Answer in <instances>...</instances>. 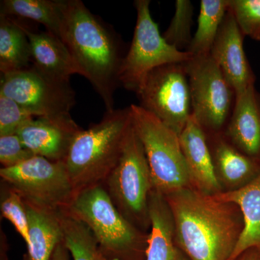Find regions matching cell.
Returning a JSON list of instances; mask_svg holds the SVG:
<instances>
[{"label": "cell", "instance_id": "cell-9", "mask_svg": "<svg viewBox=\"0 0 260 260\" xmlns=\"http://www.w3.org/2000/svg\"><path fill=\"white\" fill-rule=\"evenodd\" d=\"M192 116L206 134L223 133L237 93L210 55L191 56L185 63Z\"/></svg>", "mask_w": 260, "mask_h": 260}, {"label": "cell", "instance_id": "cell-20", "mask_svg": "<svg viewBox=\"0 0 260 260\" xmlns=\"http://www.w3.org/2000/svg\"><path fill=\"white\" fill-rule=\"evenodd\" d=\"M68 0H3L0 14L28 19L62 41Z\"/></svg>", "mask_w": 260, "mask_h": 260}, {"label": "cell", "instance_id": "cell-23", "mask_svg": "<svg viewBox=\"0 0 260 260\" xmlns=\"http://www.w3.org/2000/svg\"><path fill=\"white\" fill-rule=\"evenodd\" d=\"M198 20V28L189 47L191 56L210 55L219 29L229 9V0H202Z\"/></svg>", "mask_w": 260, "mask_h": 260}, {"label": "cell", "instance_id": "cell-5", "mask_svg": "<svg viewBox=\"0 0 260 260\" xmlns=\"http://www.w3.org/2000/svg\"><path fill=\"white\" fill-rule=\"evenodd\" d=\"M102 185L124 218L140 230L150 232L149 198L154 189L153 179L144 148L133 125L119 162Z\"/></svg>", "mask_w": 260, "mask_h": 260}, {"label": "cell", "instance_id": "cell-22", "mask_svg": "<svg viewBox=\"0 0 260 260\" xmlns=\"http://www.w3.org/2000/svg\"><path fill=\"white\" fill-rule=\"evenodd\" d=\"M31 51L21 22L0 14V72L8 74L31 66Z\"/></svg>", "mask_w": 260, "mask_h": 260}, {"label": "cell", "instance_id": "cell-1", "mask_svg": "<svg viewBox=\"0 0 260 260\" xmlns=\"http://www.w3.org/2000/svg\"><path fill=\"white\" fill-rule=\"evenodd\" d=\"M164 197L174 217L178 245L189 259H231L245 227L236 203L192 188Z\"/></svg>", "mask_w": 260, "mask_h": 260}, {"label": "cell", "instance_id": "cell-2", "mask_svg": "<svg viewBox=\"0 0 260 260\" xmlns=\"http://www.w3.org/2000/svg\"><path fill=\"white\" fill-rule=\"evenodd\" d=\"M62 42L78 74L91 84L107 112L114 110V94L120 85L119 71L126 54L119 34L83 2L68 0Z\"/></svg>", "mask_w": 260, "mask_h": 260}, {"label": "cell", "instance_id": "cell-16", "mask_svg": "<svg viewBox=\"0 0 260 260\" xmlns=\"http://www.w3.org/2000/svg\"><path fill=\"white\" fill-rule=\"evenodd\" d=\"M179 139L191 188L213 196L223 192L215 176L206 134L192 116Z\"/></svg>", "mask_w": 260, "mask_h": 260}, {"label": "cell", "instance_id": "cell-4", "mask_svg": "<svg viewBox=\"0 0 260 260\" xmlns=\"http://www.w3.org/2000/svg\"><path fill=\"white\" fill-rule=\"evenodd\" d=\"M66 211L88 225L109 259L146 260L149 233L124 218L102 184L77 193Z\"/></svg>", "mask_w": 260, "mask_h": 260}, {"label": "cell", "instance_id": "cell-8", "mask_svg": "<svg viewBox=\"0 0 260 260\" xmlns=\"http://www.w3.org/2000/svg\"><path fill=\"white\" fill-rule=\"evenodd\" d=\"M137 20L131 45L119 71L120 85L138 93L149 73L162 65L185 63L191 56L168 44L150 13V0L134 3Z\"/></svg>", "mask_w": 260, "mask_h": 260}, {"label": "cell", "instance_id": "cell-19", "mask_svg": "<svg viewBox=\"0 0 260 260\" xmlns=\"http://www.w3.org/2000/svg\"><path fill=\"white\" fill-rule=\"evenodd\" d=\"M30 241L23 260H50L63 239L59 212L39 209L26 204Z\"/></svg>", "mask_w": 260, "mask_h": 260}, {"label": "cell", "instance_id": "cell-30", "mask_svg": "<svg viewBox=\"0 0 260 260\" xmlns=\"http://www.w3.org/2000/svg\"><path fill=\"white\" fill-rule=\"evenodd\" d=\"M70 251L65 246L64 242L61 241L56 245L50 260H70Z\"/></svg>", "mask_w": 260, "mask_h": 260}, {"label": "cell", "instance_id": "cell-25", "mask_svg": "<svg viewBox=\"0 0 260 260\" xmlns=\"http://www.w3.org/2000/svg\"><path fill=\"white\" fill-rule=\"evenodd\" d=\"M193 12V5L189 0L176 1L174 17L162 36L168 44L178 50L186 51L192 40Z\"/></svg>", "mask_w": 260, "mask_h": 260}, {"label": "cell", "instance_id": "cell-17", "mask_svg": "<svg viewBox=\"0 0 260 260\" xmlns=\"http://www.w3.org/2000/svg\"><path fill=\"white\" fill-rule=\"evenodd\" d=\"M151 228L146 260H190L177 242L175 224L165 197L153 189L149 198Z\"/></svg>", "mask_w": 260, "mask_h": 260}, {"label": "cell", "instance_id": "cell-27", "mask_svg": "<svg viewBox=\"0 0 260 260\" xmlns=\"http://www.w3.org/2000/svg\"><path fill=\"white\" fill-rule=\"evenodd\" d=\"M229 10L243 34L260 41V0H229Z\"/></svg>", "mask_w": 260, "mask_h": 260}, {"label": "cell", "instance_id": "cell-11", "mask_svg": "<svg viewBox=\"0 0 260 260\" xmlns=\"http://www.w3.org/2000/svg\"><path fill=\"white\" fill-rule=\"evenodd\" d=\"M0 94L13 99L35 117L70 116L76 103L70 80L45 74L32 64L1 74Z\"/></svg>", "mask_w": 260, "mask_h": 260}, {"label": "cell", "instance_id": "cell-14", "mask_svg": "<svg viewBox=\"0 0 260 260\" xmlns=\"http://www.w3.org/2000/svg\"><path fill=\"white\" fill-rule=\"evenodd\" d=\"M206 136L215 176L223 192L239 190L259 175L260 162L238 150L223 133Z\"/></svg>", "mask_w": 260, "mask_h": 260}, {"label": "cell", "instance_id": "cell-18", "mask_svg": "<svg viewBox=\"0 0 260 260\" xmlns=\"http://www.w3.org/2000/svg\"><path fill=\"white\" fill-rule=\"evenodd\" d=\"M21 25L30 43L32 66L58 79L70 80L78 74L69 49L59 38L47 30L34 31Z\"/></svg>", "mask_w": 260, "mask_h": 260}, {"label": "cell", "instance_id": "cell-12", "mask_svg": "<svg viewBox=\"0 0 260 260\" xmlns=\"http://www.w3.org/2000/svg\"><path fill=\"white\" fill-rule=\"evenodd\" d=\"M82 129L70 115L34 117L20 126L16 134L34 155L65 162L73 140Z\"/></svg>", "mask_w": 260, "mask_h": 260}, {"label": "cell", "instance_id": "cell-3", "mask_svg": "<svg viewBox=\"0 0 260 260\" xmlns=\"http://www.w3.org/2000/svg\"><path fill=\"white\" fill-rule=\"evenodd\" d=\"M132 125L129 106L106 112L77 135L65 160L75 194L105 181L120 159Z\"/></svg>", "mask_w": 260, "mask_h": 260}, {"label": "cell", "instance_id": "cell-21", "mask_svg": "<svg viewBox=\"0 0 260 260\" xmlns=\"http://www.w3.org/2000/svg\"><path fill=\"white\" fill-rule=\"evenodd\" d=\"M214 196L223 201L236 203L244 216V232L229 260H235L249 248H256L260 251V174L239 190L222 192Z\"/></svg>", "mask_w": 260, "mask_h": 260}, {"label": "cell", "instance_id": "cell-31", "mask_svg": "<svg viewBox=\"0 0 260 260\" xmlns=\"http://www.w3.org/2000/svg\"><path fill=\"white\" fill-rule=\"evenodd\" d=\"M235 260H260V251L256 248H249L243 251Z\"/></svg>", "mask_w": 260, "mask_h": 260}, {"label": "cell", "instance_id": "cell-7", "mask_svg": "<svg viewBox=\"0 0 260 260\" xmlns=\"http://www.w3.org/2000/svg\"><path fill=\"white\" fill-rule=\"evenodd\" d=\"M0 177L26 204L39 209L68 210L75 196L65 162L35 155L15 167L1 168Z\"/></svg>", "mask_w": 260, "mask_h": 260}, {"label": "cell", "instance_id": "cell-29", "mask_svg": "<svg viewBox=\"0 0 260 260\" xmlns=\"http://www.w3.org/2000/svg\"><path fill=\"white\" fill-rule=\"evenodd\" d=\"M35 156L17 134L0 136V162L2 168H11Z\"/></svg>", "mask_w": 260, "mask_h": 260}, {"label": "cell", "instance_id": "cell-26", "mask_svg": "<svg viewBox=\"0 0 260 260\" xmlns=\"http://www.w3.org/2000/svg\"><path fill=\"white\" fill-rule=\"evenodd\" d=\"M2 216L13 224L15 230L23 238L26 246L29 244V220L26 206L23 198L5 182H2Z\"/></svg>", "mask_w": 260, "mask_h": 260}, {"label": "cell", "instance_id": "cell-10", "mask_svg": "<svg viewBox=\"0 0 260 260\" xmlns=\"http://www.w3.org/2000/svg\"><path fill=\"white\" fill-rule=\"evenodd\" d=\"M185 63L164 64L152 70L136 94L140 107L179 135L192 116Z\"/></svg>", "mask_w": 260, "mask_h": 260}, {"label": "cell", "instance_id": "cell-24", "mask_svg": "<svg viewBox=\"0 0 260 260\" xmlns=\"http://www.w3.org/2000/svg\"><path fill=\"white\" fill-rule=\"evenodd\" d=\"M63 242L73 260H112L104 254L86 224L66 210L59 212Z\"/></svg>", "mask_w": 260, "mask_h": 260}, {"label": "cell", "instance_id": "cell-15", "mask_svg": "<svg viewBox=\"0 0 260 260\" xmlns=\"http://www.w3.org/2000/svg\"><path fill=\"white\" fill-rule=\"evenodd\" d=\"M223 134L242 153L260 162V93L255 85L237 94Z\"/></svg>", "mask_w": 260, "mask_h": 260}, {"label": "cell", "instance_id": "cell-13", "mask_svg": "<svg viewBox=\"0 0 260 260\" xmlns=\"http://www.w3.org/2000/svg\"><path fill=\"white\" fill-rule=\"evenodd\" d=\"M244 37L229 9L210 55L237 94L255 85L256 76L244 49Z\"/></svg>", "mask_w": 260, "mask_h": 260}, {"label": "cell", "instance_id": "cell-28", "mask_svg": "<svg viewBox=\"0 0 260 260\" xmlns=\"http://www.w3.org/2000/svg\"><path fill=\"white\" fill-rule=\"evenodd\" d=\"M34 117L14 100L0 94V136L16 134L20 126Z\"/></svg>", "mask_w": 260, "mask_h": 260}, {"label": "cell", "instance_id": "cell-6", "mask_svg": "<svg viewBox=\"0 0 260 260\" xmlns=\"http://www.w3.org/2000/svg\"><path fill=\"white\" fill-rule=\"evenodd\" d=\"M130 108L133 127L151 171L154 189L167 196L191 188L179 135L140 106L132 104Z\"/></svg>", "mask_w": 260, "mask_h": 260}]
</instances>
